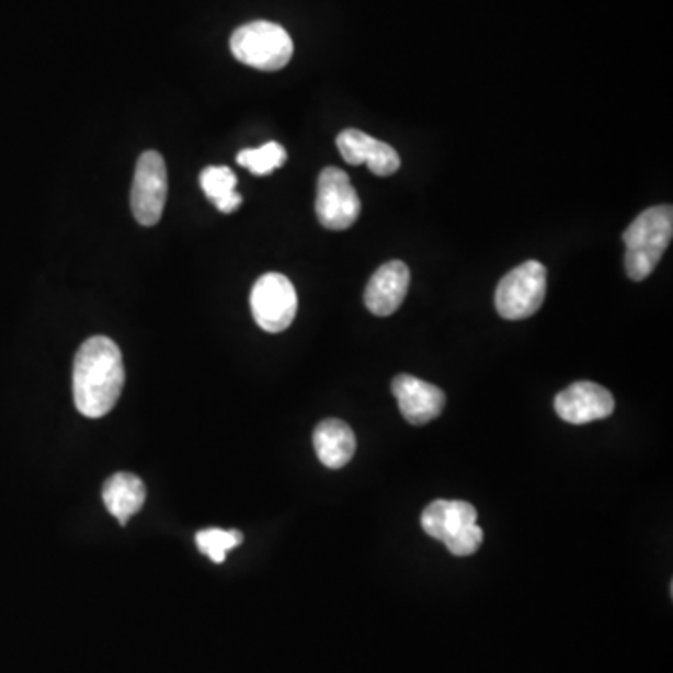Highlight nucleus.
Instances as JSON below:
<instances>
[{
  "mask_svg": "<svg viewBox=\"0 0 673 673\" xmlns=\"http://www.w3.org/2000/svg\"><path fill=\"white\" fill-rule=\"evenodd\" d=\"M410 270L400 261H391L376 270L365 288V306L376 317L393 315L407 298Z\"/></svg>",
  "mask_w": 673,
  "mask_h": 673,
  "instance_id": "11",
  "label": "nucleus"
},
{
  "mask_svg": "<svg viewBox=\"0 0 673 673\" xmlns=\"http://www.w3.org/2000/svg\"><path fill=\"white\" fill-rule=\"evenodd\" d=\"M126 381L121 349L107 336H92L79 349L73 363L76 408L90 420L107 415L121 399Z\"/></svg>",
  "mask_w": 673,
  "mask_h": 673,
  "instance_id": "1",
  "label": "nucleus"
},
{
  "mask_svg": "<svg viewBox=\"0 0 673 673\" xmlns=\"http://www.w3.org/2000/svg\"><path fill=\"white\" fill-rule=\"evenodd\" d=\"M362 214V201L349 174L336 167H326L318 176L317 217L322 227L330 230H346Z\"/></svg>",
  "mask_w": 673,
  "mask_h": 673,
  "instance_id": "6",
  "label": "nucleus"
},
{
  "mask_svg": "<svg viewBox=\"0 0 673 673\" xmlns=\"http://www.w3.org/2000/svg\"><path fill=\"white\" fill-rule=\"evenodd\" d=\"M474 524H477V511L468 502L436 500L421 515L423 532L444 545Z\"/></svg>",
  "mask_w": 673,
  "mask_h": 673,
  "instance_id": "12",
  "label": "nucleus"
},
{
  "mask_svg": "<svg viewBox=\"0 0 673 673\" xmlns=\"http://www.w3.org/2000/svg\"><path fill=\"white\" fill-rule=\"evenodd\" d=\"M103 503L109 513L126 526L132 516L137 515L147 502V489L139 477L134 474H115L103 484Z\"/></svg>",
  "mask_w": 673,
  "mask_h": 673,
  "instance_id": "14",
  "label": "nucleus"
},
{
  "mask_svg": "<svg viewBox=\"0 0 673 673\" xmlns=\"http://www.w3.org/2000/svg\"><path fill=\"white\" fill-rule=\"evenodd\" d=\"M230 52L246 66L277 71L290 62L294 44L283 26L270 21H253L236 28L230 38Z\"/></svg>",
  "mask_w": 673,
  "mask_h": 673,
  "instance_id": "3",
  "label": "nucleus"
},
{
  "mask_svg": "<svg viewBox=\"0 0 673 673\" xmlns=\"http://www.w3.org/2000/svg\"><path fill=\"white\" fill-rule=\"evenodd\" d=\"M197 547L201 552L210 558L214 563H223L227 559V554L232 548L240 547L243 543L242 532L238 529H221V527H208L198 532Z\"/></svg>",
  "mask_w": 673,
  "mask_h": 673,
  "instance_id": "17",
  "label": "nucleus"
},
{
  "mask_svg": "<svg viewBox=\"0 0 673 673\" xmlns=\"http://www.w3.org/2000/svg\"><path fill=\"white\" fill-rule=\"evenodd\" d=\"M236 184L238 179L229 167H206L201 172L204 195L216 204L221 214H232L242 204V195L236 191Z\"/></svg>",
  "mask_w": 673,
  "mask_h": 673,
  "instance_id": "15",
  "label": "nucleus"
},
{
  "mask_svg": "<svg viewBox=\"0 0 673 673\" xmlns=\"http://www.w3.org/2000/svg\"><path fill=\"white\" fill-rule=\"evenodd\" d=\"M312 444L320 463L326 468L339 470L356 455V436L344 421L324 420L312 434Z\"/></svg>",
  "mask_w": 673,
  "mask_h": 673,
  "instance_id": "13",
  "label": "nucleus"
},
{
  "mask_svg": "<svg viewBox=\"0 0 673 673\" xmlns=\"http://www.w3.org/2000/svg\"><path fill=\"white\" fill-rule=\"evenodd\" d=\"M556 413L571 425H585L591 421L606 420L614 413L616 402L608 389L593 381H577L563 389L554 402Z\"/></svg>",
  "mask_w": 673,
  "mask_h": 673,
  "instance_id": "8",
  "label": "nucleus"
},
{
  "mask_svg": "<svg viewBox=\"0 0 673 673\" xmlns=\"http://www.w3.org/2000/svg\"><path fill=\"white\" fill-rule=\"evenodd\" d=\"M481 545H483V529L477 526V524L468 527V529H464L463 534H458L457 537H453L452 540L445 543L447 550L453 556H460V558L476 554Z\"/></svg>",
  "mask_w": 673,
  "mask_h": 673,
  "instance_id": "18",
  "label": "nucleus"
},
{
  "mask_svg": "<svg viewBox=\"0 0 673 673\" xmlns=\"http://www.w3.org/2000/svg\"><path fill=\"white\" fill-rule=\"evenodd\" d=\"M336 148L346 163L367 166L376 176H391L400 169L399 153L395 148L360 129L341 132L336 137Z\"/></svg>",
  "mask_w": 673,
  "mask_h": 673,
  "instance_id": "9",
  "label": "nucleus"
},
{
  "mask_svg": "<svg viewBox=\"0 0 673 673\" xmlns=\"http://www.w3.org/2000/svg\"><path fill=\"white\" fill-rule=\"evenodd\" d=\"M167 201V167L161 153L148 150L135 167L132 212L142 227L158 225Z\"/></svg>",
  "mask_w": 673,
  "mask_h": 673,
  "instance_id": "7",
  "label": "nucleus"
},
{
  "mask_svg": "<svg viewBox=\"0 0 673 673\" xmlns=\"http://www.w3.org/2000/svg\"><path fill=\"white\" fill-rule=\"evenodd\" d=\"M238 166L246 167L254 176H266L285 166L286 150L280 142H267L261 148H249L236 156Z\"/></svg>",
  "mask_w": 673,
  "mask_h": 673,
  "instance_id": "16",
  "label": "nucleus"
},
{
  "mask_svg": "<svg viewBox=\"0 0 673 673\" xmlns=\"http://www.w3.org/2000/svg\"><path fill=\"white\" fill-rule=\"evenodd\" d=\"M254 322L267 333H281L293 324L298 311V294L283 274L262 275L251 290Z\"/></svg>",
  "mask_w": 673,
  "mask_h": 673,
  "instance_id": "5",
  "label": "nucleus"
},
{
  "mask_svg": "<svg viewBox=\"0 0 673 673\" xmlns=\"http://www.w3.org/2000/svg\"><path fill=\"white\" fill-rule=\"evenodd\" d=\"M672 236L673 210L668 204L648 208L630 223L629 229L623 235L627 249L625 270L630 280L643 281L653 274L662 254L672 242Z\"/></svg>",
  "mask_w": 673,
  "mask_h": 673,
  "instance_id": "2",
  "label": "nucleus"
},
{
  "mask_svg": "<svg viewBox=\"0 0 673 673\" xmlns=\"http://www.w3.org/2000/svg\"><path fill=\"white\" fill-rule=\"evenodd\" d=\"M547 296V267L527 261L511 270L495 288V309L507 320H524L539 311Z\"/></svg>",
  "mask_w": 673,
  "mask_h": 673,
  "instance_id": "4",
  "label": "nucleus"
},
{
  "mask_svg": "<svg viewBox=\"0 0 673 673\" xmlns=\"http://www.w3.org/2000/svg\"><path fill=\"white\" fill-rule=\"evenodd\" d=\"M391 389L399 402L400 413L410 425H426L444 412V391L429 381L412 375H399L395 376Z\"/></svg>",
  "mask_w": 673,
  "mask_h": 673,
  "instance_id": "10",
  "label": "nucleus"
}]
</instances>
